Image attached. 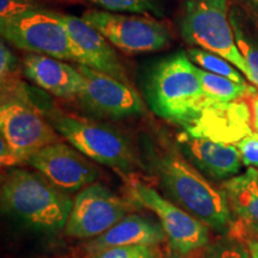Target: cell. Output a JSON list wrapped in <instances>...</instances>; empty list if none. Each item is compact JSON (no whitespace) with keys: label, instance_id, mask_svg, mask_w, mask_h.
<instances>
[{"label":"cell","instance_id":"obj_28","mask_svg":"<svg viewBox=\"0 0 258 258\" xmlns=\"http://www.w3.org/2000/svg\"><path fill=\"white\" fill-rule=\"evenodd\" d=\"M0 158H2V165L5 167L14 166L16 164H18L14 152H12L8 143L3 138L0 139Z\"/></svg>","mask_w":258,"mask_h":258},{"label":"cell","instance_id":"obj_10","mask_svg":"<svg viewBox=\"0 0 258 258\" xmlns=\"http://www.w3.org/2000/svg\"><path fill=\"white\" fill-rule=\"evenodd\" d=\"M73 200L64 233L78 239H93L103 234L134 208L131 200L98 183L85 186Z\"/></svg>","mask_w":258,"mask_h":258},{"label":"cell","instance_id":"obj_2","mask_svg":"<svg viewBox=\"0 0 258 258\" xmlns=\"http://www.w3.org/2000/svg\"><path fill=\"white\" fill-rule=\"evenodd\" d=\"M145 93L154 114L184 128L209 99L202 89L199 67L183 51L159 61L151 70Z\"/></svg>","mask_w":258,"mask_h":258},{"label":"cell","instance_id":"obj_18","mask_svg":"<svg viewBox=\"0 0 258 258\" xmlns=\"http://www.w3.org/2000/svg\"><path fill=\"white\" fill-rule=\"evenodd\" d=\"M166 239L160 224L138 214H128L104 233L86 244L88 253L117 246L148 245L156 246Z\"/></svg>","mask_w":258,"mask_h":258},{"label":"cell","instance_id":"obj_9","mask_svg":"<svg viewBox=\"0 0 258 258\" xmlns=\"http://www.w3.org/2000/svg\"><path fill=\"white\" fill-rule=\"evenodd\" d=\"M82 17L125 54L152 53L164 49L171 42L167 25L146 15H123L91 9Z\"/></svg>","mask_w":258,"mask_h":258},{"label":"cell","instance_id":"obj_13","mask_svg":"<svg viewBox=\"0 0 258 258\" xmlns=\"http://www.w3.org/2000/svg\"><path fill=\"white\" fill-rule=\"evenodd\" d=\"M74 62L128 83V73L112 44L83 17L62 15Z\"/></svg>","mask_w":258,"mask_h":258},{"label":"cell","instance_id":"obj_25","mask_svg":"<svg viewBox=\"0 0 258 258\" xmlns=\"http://www.w3.org/2000/svg\"><path fill=\"white\" fill-rule=\"evenodd\" d=\"M158 252L154 246L132 245L105 249L98 252L89 253L88 258H157Z\"/></svg>","mask_w":258,"mask_h":258},{"label":"cell","instance_id":"obj_32","mask_svg":"<svg viewBox=\"0 0 258 258\" xmlns=\"http://www.w3.org/2000/svg\"><path fill=\"white\" fill-rule=\"evenodd\" d=\"M161 258H183V254H180V253H178V252H172V253H167V254H165V256L164 257H161Z\"/></svg>","mask_w":258,"mask_h":258},{"label":"cell","instance_id":"obj_24","mask_svg":"<svg viewBox=\"0 0 258 258\" xmlns=\"http://www.w3.org/2000/svg\"><path fill=\"white\" fill-rule=\"evenodd\" d=\"M23 73L22 63L14 51L6 46L4 40L0 42V79H2V89L10 88L21 82L19 76Z\"/></svg>","mask_w":258,"mask_h":258},{"label":"cell","instance_id":"obj_19","mask_svg":"<svg viewBox=\"0 0 258 258\" xmlns=\"http://www.w3.org/2000/svg\"><path fill=\"white\" fill-rule=\"evenodd\" d=\"M199 76L206 96L214 101L235 102L244 99L246 96H253L257 93V88L254 85L235 83L225 77L209 73L200 67Z\"/></svg>","mask_w":258,"mask_h":258},{"label":"cell","instance_id":"obj_16","mask_svg":"<svg viewBox=\"0 0 258 258\" xmlns=\"http://www.w3.org/2000/svg\"><path fill=\"white\" fill-rule=\"evenodd\" d=\"M222 189L232 213L238 219L228 234L258 240V170L249 167L243 175L226 180Z\"/></svg>","mask_w":258,"mask_h":258},{"label":"cell","instance_id":"obj_29","mask_svg":"<svg viewBox=\"0 0 258 258\" xmlns=\"http://www.w3.org/2000/svg\"><path fill=\"white\" fill-rule=\"evenodd\" d=\"M247 249H249L251 258H258V240L246 239Z\"/></svg>","mask_w":258,"mask_h":258},{"label":"cell","instance_id":"obj_17","mask_svg":"<svg viewBox=\"0 0 258 258\" xmlns=\"http://www.w3.org/2000/svg\"><path fill=\"white\" fill-rule=\"evenodd\" d=\"M179 143L194 165L213 178H232L243 165L235 145L194 138L186 133L180 135Z\"/></svg>","mask_w":258,"mask_h":258},{"label":"cell","instance_id":"obj_12","mask_svg":"<svg viewBox=\"0 0 258 258\" xmlns=\"http://www.w3.org/2000/svg\"><path fill=\"white\" fill-rule=\"evenodd\" d=\"M90 160L72 145L60 141L32 154L27 163L57 188L73 192L98 178V169Z\"/></svg>","mask_w":258,"mask_h":258},{"label":"cell","instance_id":"obj_26","mask_svg":"<svg viewBox=\"0 0 258 258\" xmlns=\"http://www.w3.org/2000/svg\"><path fill=\"white\" fill-rule=\"evenodd\" d=\"M43 8L37 0H0V21Z\"/></svg>","mask_w":258,"mask_h":258},{"label":"cell","instance_id":"obj_23","mask_svg":"<svg viewBox=\"0 0 258 258\" xmlns=\"http://www.w3.org/2000/svg\"><path fill=\"white\" fill-rule=\"evenodd\" d=\"M203 258H251L247 245L233 234L221 235L206 246Z\"/></svg>","mask_w":258,"mask_h":258},{"label":"cell","instance_id":"obj_20","mask_svg":"<svg viewBox=\"0 0 258 258\" xmlns=\"http://www.w3.org/2000/svg\"><path fill=\"white\" fill-rule=\"evenodd\" d=\"M189 59L192 61L200 69L207 71L209 73L217 74V76L225 77L239 84H247L243 78V73L237 70L230 61L224 57L218 55V54L212 53L209 50L201 49V48H190L186 51Z\"/></svg>","mask_w":258,"mask_h":258},{"label":"cell","instance_id":"obj_8","mask_svg":"<svg viewBox=\"0 0 258 258\" xmlns=\"http://www.w3.org/2000/svg\"><path fill=\"white\" fill-rule=\"evenodd\" d=\"M128 199L135 205L152 211L173 251L183 256L209 244V228L182 207L163 198L156 189L138 179L127 182Z\"/></svg>","mask_w":258,"mask_h":258},{"label":"cell","instance_id":"obj_30","mask_svg":"<svg viewBox=\"0 0 258 258\" xmlns=\"http://www.w3.org/2000/svg\"><path fill=\"white\" fill-rule=\"evenodd\" d=\"M252 125L258 133V96L254 97L252 102Z\"/></svg>","mask_w":258,"mask_h":258},{"label":"cell","instance_id":"obj_27","mask_svg":"<svg viewBox=\"0 0 258 258\" xmlns=\"http://www.w3.org/2000/svg\"><path fill=\"white\" fill-rule=\"evenodd\" d=\"M245 166L258 169V133L250 134L235 144Z\"/></svg>","mask_w":258,"mask_h":258},{"label":"cell","instance_id":"obj_11","mask_svg":"<svg viewBox=\"0 0 258 258\" xmlns=\"http://www.w3.org/2000/svg\"><path fill=\"white\" fill-rule=\"evenodd\" d=\"M84 83L77 101L86 110L103 117L124 118L140 115L144 103L131 84L79 64Z\"/></svg>","mask_w":258,"mask_h":258},{"label":"cell","instance_id":"obj_1","mask_svg":"<svg viewBox=\"0 0 258 258\" xmlns=\"http://www.w3.org/2000/svg\"><path fill=\"white\" fill-rule=\"evenodd\" d=\"M74 200L42 173L15 169L3 176L2 205L24 225L44 233L64 230Z\"/></svg>","mask_w":258,"mask_h":258},{"label":"cell","instance_id":"obj_5","mask_svg":"<svg viewBox=\"0 0 258 258\" xmlns=\"http://www.w3.org/2000/svg\"><path fill=\"white\" fill-rule=\"evenodd\" d=\"M0 131L18 164L27 163L43 147L61 141L55 128L31 101L22 82L2 89Z\"/></svg>","mask_w":258,"mask_h":258},{"label":"cell","instance_id":"obj_31","mask_svg":"<svg viewBox=\"0 0 258 258\" xmlns=\"http://www.w3.org/2000/svg\"><path fill=\"white\" fill-rule=\"evenodd\" d=\"M245 2H246L247 4L251 6L254 11L258 12V0H245Z\"/></svg>","mask_w":258,"mask_h":258},{"label":"cell","instance_id":"obj_14","mask_svg":"<svg viewBox=\"0 0 258 258\" xmlns=\"http://www.w3.org/2000/svg\"><path fill=\"white\" fill-rule=\"evenodd\" d=\"M190 137L224 144H237L252 134L250 109L243 99L218 102L209 98L195 120L185 127Z\"/></svg>","mask_w":258,"mask_h":258},{"label":"cell","instance_id":"obj_7","mask_svg":"<svg viewBox=\"0 0 258 258\" xmlns=\"http://www.w3.org/2000/svg\"><path fill=\"white\" fill-rule=\"evenodd\" d=\"M4 41L28 53L73 61L62 14L46 8L0 21Z\"/></svg>","mask_w":258,"mask_h":258},{"label":"cell","instance_id":"obj_22","mask_svg":"<svg viewBox=\"0 0 258 258\" xmlns=\"http://www.w3.org/2000/svg\"><path fill=\"white\" fill-rule=\"evenodd\" d=\"M91 4L98 6L104 11L115 14H134V15H156L163 12L160 0H88Z\"/></svg>","mask_w":258,"mask_h":258},{"label":"cell","instance_id":"obj_4","mask_svg":"<svg viewBox=\"0 0 258 258\" xmlns=\"http://www.w3.org/2000/svg\"><path fill=\"white\" fill-rule=\"evenodd\" d=\"M47 116L57 133L89 159L124 173L139 166L133 145L114 127L59 109H53Z\"/></svg>","mask_w":258,"mask_h":258},{"label":"cell","instance_id":"obj_21","mask_svg":"<svg viewBox=\"0 0 258 258\" xmlns=\"http://www.w3.org/2000/svg\"><path fill=\"white\" fill-rule=\"evenodd\" d=\"M230 22L233 29V34L238 49L246 61L251 72V84L258 89V40L249 34L241 24L237 12L232 10L230 12Z\"/></svg>","mask_w":258,"mask_h":258},{"label":"cell","instance_id":"obj_15","mask_svg":"<svg viewBox=\"0 0 258 258\" xmlns=\"http://www.w3.org/2000/svg\"><path fill=\"white\" fill-rule=\"evenodd\" d=\"M23 74L38 88L62 99H77L84 78L78 70L63 60L28 53L22 61Z\"/></svg>","mask_w":258,"mask_h":258},{"label":"cell","instance_id":"obj_3","mask_svg":"<svg viewBox=\"0 0 258 258\" xmlns=\"http://www.w3.org/2000/svg\"><path fill=\"white\" fill-rule=\"evenodd\" d=\"M157 170L170 196L208 228L225 235L231 233L234 215L224 189H218L184 158L167 153L157 159Z\"/></svg>","mask_w":258,"mask_h":258},{"label":"cell","instance_id":"obj_6","mask_svg":"<svg viewBox=\"0 0 258 258\" xmlns=\"http://www.w3.org/2000/svg\"><path fill=\"white\" fill-rule=\"evenodd\" d=\"M180 35L189 44L218 54L251 82V72L238 49L228 15V0H185Z\"/></svg>","mask_w":258,"mask_h":258}]
</instances>
